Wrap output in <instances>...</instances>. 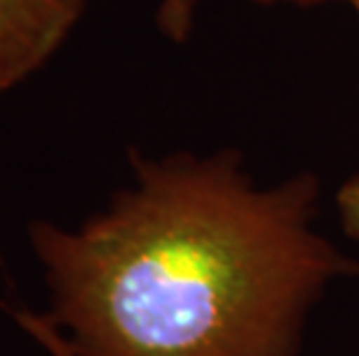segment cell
I'll return each instance as SVG.
<instances>
[{
  "instance_id": "6da1fadb",
  "label": "cell",
  "mask_w": 359,
  "mask_h": 356,
  "mask_svg": "<svg viewBox=\"0 0 359 356\" xmlns=\"http://www.w3.org/2000/svg\"><path fill=\"white\" fill-rule=\"evenodd\" d=\"M133 180L79 227L28 225L49 310L7 313L49 356H297L359 266L313 229L320 183L262 187L234 150L130 153Z\"/></svg>"
},
{
  "instance_id": "7a4b0ae2",
  "label": "cell",
  "mask_w": 359,
  "mask_h": 356,
  "mask_svg": "<svg viewBox=\"0 0 359 356\" xmlns=\"http://www.w3.org/2000/svg\"><path fill=\"white\" fill-rule=\"evenodd\" d=\"M88 0H0V95L33 77L63 47Z\"/></svg>"
},
{
  "instance_id": "3957f363",
  "label": "cell",
  "mask_w": 359,
  "mask_h": 356,
  "mask_svg": "<svg viewBox=\"0 0 359 356\" xmlns=\"http://www.w3.org/2000/svg\"><path fill=\"white\" fill-rule=\"evenodd\" d=\"M202 0H160L156 24L167 40L186 42L195 28L197 10Z\"/></svg>"
},
{
  "instance_id": "277c9868",
  "label": "cell",
  "mask_w": 359,
  "mask_h": 356,
  "mask_svg": "<svg viewBox=\"0 0 359 356\" xmlns=\"http://www.w3.org/2000/svg\"><path fill=\"white\" fill-rule=\"evenodd\" d=\"M336 211H339V220L343 232L350 238L359 241V173L348 178L346 183L336 192Z\"/></svg>"
},
{
  "instance_id": "5b68a950",
  "label": "cell",
  "mask_w": 359,
  "mask_h": 356,
  "mask_svg": "<svg viewBox=\"0 0 359 356\" xmlns=\"http://www.w3.org/2000/svg\"><path fill=\"white\" fill-rule=\"evenodd\" d=\"M259 5H297V7H313V5H325V3H339V0H253ZM350 3V0H343Z\"/></svg>"
},
{
  "instance_id": "8992f818",
  "label": "cell",
  "mask_w": 359,
  "mask_h": 356,
  "mask_svg": "<svg viewBox=\"0 0 359 356\" xmlns=\"http://www.w3.org/2000/svg\"><path fill=\"white\" fill-rule=\"evenodd\" d=\"M350 5H353V7H355V12L359 14V0H350Z\"/></svg>"
}]
</instances>
